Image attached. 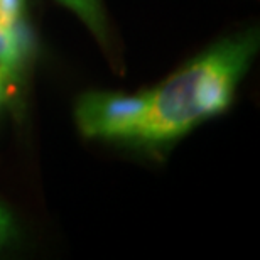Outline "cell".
I'll return each mask as SVG.
<instances>
[{"instance_id": "cell-1", "label": "cell", "mask_w": 260, "mask_h": 260, "mask_svg": "<svg viewBox=\"0 0 260 260\" xmlns=\"http://www.w3.org/2000/svg\"><path fill=\"white\" fill-rule=\"evenodd\" d=\"M257 48V30L223 39L149 90L147 113L134 142L160 147L225 112Z\"/></svg>"}, {"instance_id": "cell-2", "label": "cell", "mask_w": 260, "mask_h": 260, "mask_svg": "<svg viewBox=\"0 0 260 260\" xmlns=\"http://www.w3.org/2000/svg\"><path fill=\"white\" fill-rule=\"evenodd\" d=\"M149 107V90L137 95L91 91L76 103V123L91 139L134 142Z\"/></svg>"}, {"instance_id": "cell-3", "label": "cell", "mask_w": 260, "mask_h": 260, "mask_svg": "<svg viewBox=\"0 0 260 260\" xmlns=\"http://www.w3.org/2000/svg\"><path fill=\"white\" fill-rule=\"evenodd\" d=\"M24 54L25 41L22 25L17 29H9L0 24V68L15 78L24 63Z\"/></svg>"}, {"instance_id": "cell-4", "label": "cell", "mask_w": 260, "mask_h": 260, "mask_svg": "<svg viewBox=\"0 0 260 260\" xmlns=\"http://www.w3.org/2000/svg\"><path fill=\"white\" fill-rule=\"evenodd\" d=\"M59 2L64 4L68 9H71L88 25V29L95 34V38L103 46H107V20L100 0H59Z\"/></svg>"}, {"instance_id": "cell-5", "label": "cell", "mask_w": 260, "mask_h": 260, "mask_svg": "<svg viewBox=\"0 0 260 260\" xmlns=\"http://www.w3.org/2000/svg\"><path fill=\"white\" fill-rule=\"evenodd\" d=\"M25 0H0V24L9 29L22 25Z\"/></svg>"}, {"instance_id": "cell-6", "label": "cell", "mask_w": 260, "mask_h": 260, "mask_svg": "<svg viewBox=\"0 0 260 260\" xmlns=\"http://www.w3.org/2000/svg\"><path fill=\"white\" fill-rule=\"evenodd\" d=\"M14 235H15V228L12 218H10L9 211L5 208L0 206V245L10 242Z\"/></svg>"}, {"instance_id": "cell-7", "label": "cell", "mask_w": 260, "mask_h": 260, "mask_svg": "<svg viewBox=\"0 0 260 260\" xmlns=\"http://www.w3.org/2000/svg\"><path fill=\"white\" fill-rule=\"evenodd\" d=\"M12 78L14 76H10L7 71L0 68V105H2V102L5 100V95H7V90H9V85H10V81H12Z\"/></svg>"}]
</instances>
